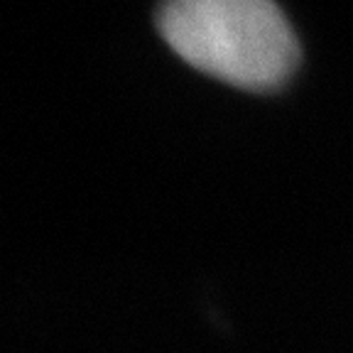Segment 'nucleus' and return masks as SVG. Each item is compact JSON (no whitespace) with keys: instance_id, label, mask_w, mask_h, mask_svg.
I'll use <instances>...</instances> for the list:
<instances>
[{"instance_id":"obj_1","label":"nucleus","mask_w":353,"mask_h":353,"mask_svg":"<svg viewBox=\"0 0 353 353\" xmlns=\"http://www.w3.org/2000/svg\"><path fill=\"white\" fill-rule=\"evenodd\" d=\"M157 28L187 64L248 91L277 88L299 61L297 37L270 0H174Z\"/></svg>"}]
</instances>
